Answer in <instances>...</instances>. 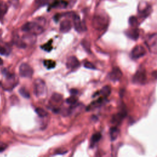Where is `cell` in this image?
<instances>
[{
  "instance_id": "33",
  "label": "cell",
  "mask_w": 157,
  "mask_h": 157,
  "mask_svg": "<svg viewBox=\"0 0 157 157\" xmlns=\"http://www.w3.org/2000/svg\"><path fill=\"white\" fill-rule=\"evenodd\" d=\"M76 1L77 0H69L68 2V6H69L70 7H72L74 5H75Z\"/></svg>"
},
{
  "instance_id": "11",
  "label": "cell",
  "mask_w": 157,
  "mask_h": 157,
  "mask_svg": "<svg viewBox=\"0 0 157 157\" xmlns=\"http://www.w3.org/2000/svg\"><path fill=\"white\" fill-rule=\"evenodd\" d=\"M109 77L110 80L113 81H117L122 77V72L118 67H114L109 73Z\"/></svg>"
},
{
  "instance_id": "1",
  "label": "cell",
  "mask_w": 157,
  "mask_h": 157,
  "mask_svg": "<svg viewBox=\"0 0 157 157\" xmlns=\"http://www.w3.org/2000/svg\"><path fill=\"white\" fill-rule=\"evenodd\" d=\"M22 31L29 33L31 34L38 35L43 33L44 29L38 23L36 22H27L21 27Z\"/></svg>"
},
{
  "instance_id": "30",
  "label": "cell",
  "mask_w": 157,
  "mask_h": 157,
  "mask_svg": "<svg viewBox=\"0 0 157 157\" xmlns=\"http://www.w3.org/2000/svg\"><path fill=\"white\" fill-rule=\"evenodd\" d=\"M129 24L132 26H136L137 24V20L135 17H131L129 19Z\"/></svg>"
},
{
  "instance_id": "21",
  "label": "cell",
  "mask_w": 157,
  "mask_h": 157,
  "mask_svg": "<svg viewBox=\"0 0 157 157\" xmlns=\"http://www.w3.org/2000/svg\"><path fill=\"white\" fill-rule=\"evenodd\" d=\"M35 111L36 112V113L40 117H45L47 115V112L43 109L40 108V107H37L35 109Z\"/></svg>"
},
{
  "instance_id": "5",
  "label": "cell",
  "mask_w": 157,
  "mask_h": 157,
  "mask_svg": "<svg viewBox=\"0 0 157 157\" xmlns=\"http://www.w3.org/2000/svg\"><path fill=\"white\" fill-rule=\"evenodd\" d=\"M33 68L27 63H22L19 67V74L21 77L31 78L33 75Z\"/></svg>"
},
{
  "instance_id": "32",
  "label": "cell",
  "mask_w": 157,
  "mask_h": 157,
  "mask_svg": "<svg viewBox=\"0 0 157 157\" xmlns=\"http://www.w3.org/2000/svg\"><path fill=\"white\" fill-rule=\"evenodd\" d=\"M7 53V52H6V50L0 45V54L1 55H6Z\"/></svg>"
},
{
  "instance_id": "12",
  "label": "cell",
  "mask_w": 157,
  "mask_h": 157,
  "mask_svg": "<svg viewBox=\"0 0 157 157\" xmlns=\"http://www.w3.org/2000/svg\"><path fill=\"white\" fill-rule=\"evenodd\" d=\"M68 6V2L65 0H54L50 5V8L64 9Z\"/></svg>"
},
{
  "instance_id": "26",
  "label": "cell",
  "mask_w": 157,
  "mask_h": 157,
  "mask_svg": "<svg viewBox=\"0 0 157 157\" xmlns=\"http://www.w3.org/2000/svg\"><path fill=\"white\" fill-rule=\"evenodd\" d=\"M52 40H49L47 43H46V44H45L44 45L41 46V48H42L43 50H45V51H47V52H50V51L52 50Z\"/></svg>"
},
{
  "instance_id": "6",
  "label": "cell",
  "mask_w": 157,
  "mask_h": 157,
  "mask_svg": "<svg viewBox=\"0 0 157 157\" xmlns=\"http://www.w3.org/2000/svg\"><path fill=\"white\" fill-rule=\"evenodd\" d=\"M147 75L144 69H139L132 77V80L134 83L143 84L146 82Z\"/></svg>"
},
{
  "instance_id": "23",
  "label": "cell",
  "mask_w": 157,
  "mask_h": 157,
  "mask_svg": "<svg viewBox=\"0 0 157 157\" xmlns=\"http://www.w3.org/2000/svg\"><path fill=\"white\" fill-rule=\"evenodd\" d=\"M51 99L55 102H59L62 101V96L58 93H54L51 97Z\"/></svg>"
},
{
  "instance_id": "16",
  "label": "cell",
  "mask_w": 157,
  "mask_h": 157,
  "mask_svg": "<svg viewBox=\"0 0 157 157\" xmlns=\"http://www.w3.org/2000/svg\"><path fill=\"white\" fill-rule=\"evenodd\" d=\"M126 35L129 38L134 40H136L139 37V31L137 29H130L127 31Z\"/></svg>"
},
{
  "instance_id": "18",
  "label": "cell",
  "mask_w": 157,
  "mask_h": 157,
  "mask_svg": "<svg viewBox=\"0 0 157 157\" xmlns=\"http://www.w3.org/2000/svg\"><path fill=\"white\" fill-rule=\"evenodd\" d=\"M111 92V89L109 86H104L100 91V94L103 96L104 98H106L110 95Z\"/></svg>"
},
{
  "instance_id": "10",
  "label": "cell",
  "mask_w": 157,
  "mask_h": 157,
  "mask_svg": "<svg viewBox=\"0 0 157 157\" xmlns=\"http://www.w3.org/2000/svg\"><path fill=\"white\" fill-rule=\"evenodd\" d=\"M79 66L80 62L75 56H71L67 58L66 61V66L68 69H76Z\"/></svg>"
},
{
  "instance_id": "29",
  "label": "cell",
  "mask_w": 157,
  "mask_h": 157,
  "mask_svg": "<svg viewBox=\"0 0 157 157\" xmlns=\"http://www.w3.org/2000/svg\"><path fill=\"white\" fill-rule=\"evenodd\" d=\"M84 67L86 68H88V69H96V67L94 66V65L89 61H86L84 63Z\"/></svg>"
},
{
  "instance_id": "31",
  "label": "cell",
  "mask_w": 157,
  "mask_h": 157,
  "mask_svg": "<svg viewBox=\"0 0 157 157\" xmlns=\"http://www.w3.org/2000/svg\"><path fill=\"white\" fill-rule=\"evenodd\" d=\"M7 145L6 144L0 141V152H2L3 151H4L7 148Z\"/></svg>"
},
{
  "instance_id": "17",
  "label": "cell",
  "mask_w": 157,
  "mask_h": 157,
  "mask_svg": "<svg viewBox=\"0 0 157 157\" xmlns=\"http://www.w3.org/2000/svg\"><path fill=\"white\" fill-rule=\"evenodd\" d=\"M119 133H120V130L117 128L116 127L112 128L110 130V136L111 140H115L118 136Z\"/></svg>"
},
{
  "instance_id": "7",
  "label": "cell",
  "mask_w": 157,
  "mask_h": 157,
  "mask_svg": "<svg viewBox=\"0 0 157 157\" xmlns=\"http://www.w3.org/2000/svg\"><path fill=\"white\" fill-rule=\"evenodd\" d=\"M146 53L145 49L142 45H137L132 50L131 52V56L133 59H138Z\"/></svg>"
},
{
  "instance_id": "15",
  "label": "cell",
  "mask_w": 157,
  "mask_h": 157,
  "mask_svg": "<svg viewBox=\"0 0 157 157\" xmlns=\"http://www.w3.org/2000/svg\"><path fill=\"white\" fill-rule=\"evenodd\" d=\"M126 115V112H119L117 114L113 115V117H112V121L113 123H120L123 118L125 117Z\"/></svg>"
},
{
  "instance_id": "34",
  "label": "cell",
  "mask_w": 157,
  "mask_h": 157,
  "mask_svg": "<svg viewBox=\"0 0 157 157\" xmlns=\"http://www.w3.org/2000/svg\"><path fill=\"white\" fill-rule=\"evenodd\" d=\"M70 93L72 95H75V94H77L78 93V91L76 89H71L70 90Z\"/></svg>"
},
{
  "instance_id": "3",
  "label": "cell",
  "mask_w": 157,
  "mask_h": 157,
  "mask_svg": "<svg viewBox=\"0 0 157 157\" xmlns=\"http://www.w3.org/2000/svg\"><path fill=\"white\" fill-rule=\"evenodd\" d=\"M145 44L149 51L157 54V34H153L148 36L145 39Z\"/></svg>"
},
{
  "instance_id": "9",
  "label": "cell",
  "mask_w": 157,
  "mask_h": 157,
  "mask_svg": "<svg viewBox=\"0 0 157 157\" xmlns=\"http://www.w3.org/2000/svg\"><path fill=\"white\" fill-rule=\"evenodd\" d=\"M73 20H74V25L75 29L77 32H81L82 31L86 30V28H85L86 26L84 23L81 21L80 17L78 15H76V14L74 15Z\"/></svg>"
},
{
  "instance_id": "19",
  "label": "cell",
  "mask_w": 157,
  "mask_h": 157,
  "mask_svg": "<svg viewBox=\"0 0 157 157\" xmlns=\"http://www.w3.org/2000/svg\"><path fill=\"white\" fill-rule=\"evenodd\" d=\"M101 135L100 133H95L94 134L91 139V146H94L101 139Z\"/></svg>"
},
{
  "instance_id": "22",
  "label": "cell",
  "mask_w": 157,
  "mask_h": 157,
  "mask_svg": "<svg viewBox=\"0 0 157 157\" xmlns=\"http://www.w3.org/2000/svg\"><path fill=\"white\" fill-rule=\"evenodd\" d=\"M7 10V7L4 3H0V19L4 16L6 13Z\"/></svg>"
},
{
  "instance_id": "13",
  "label": "cell",
  "mask_w": 157,
  "mask_h": 157,
  "mask_svg": "<svg viewBox=\"0 0 157 157\" xmlns=\"http://www.w3.org/2000/svg\"><path fill=\"white\" fill-rule=\"evenodd\" d=\"M71 27L72 25L71 21L68 20H64L61 22L59 29L61 32L65 33L69 32L71 30Z\"/></svg>"
},
{
  "instance_id": "4",
  "label": "cell",
  "mask_w": 157,
  "mask_h": 157,
  "mask_svg": "<svg viewBox=\"0 0 157 157\" xmlns=\"http://www.w3.org/2000/svg\"><path fill=\"white\" fill-rule=\"evenodd\" d=\"M107 23L106 17L101 14L96 15L93 20V26L97 29H102L105 28Z\"/></svg>"
},
{
  "instance_id": "2",
  "label": "cell",
  "mask_w": 157,
  "mask_h": 157,
  "mask_svg": "<svg viewBox=\"0 0 157 157\" xmlns=\"http://www.w3.org/2000/svg\"><path fill=\"white\" fill-rule=\"evenodd\" d=\"M34 93L37 97H44L47 93V86L42 79H37L34 82Z\"/></svg>"
},
{
  "instance_id": "20",
  "label": "cell",
  "mask_w": 157,
  "mask_h": 157,
  "mask_svg": "<svg viewBox=\"0 0 157 157\" xmlns=\"http://www.w3.org/2000/svg\"><path fill=\"white\" fill-rule=\"evenodd\" d=\"M44 65L47 67V69H50L55 67L56 63L52 59H46L44 61Z\"/></svg>"
},
{
  "instance_id": "14",
  "label": "cell",
  "mask_w": 157,
  "mask_h": 157,
  "mask_svg": "<svg viewBox=\"0 0 157 157\" xmlns=\"http://www.w3.org/2000/svg\"><path fill=\"white\" fill-rule=\"evenodd\" d=\"M104 98H100L99 99H97L96 101H93V102H91L90 104V105H88V107H87V109H86V110H91V109H94V108H96V107H99V106H100L103 102H104Z\"/></svg>"
},
{
  "instance_id": "24",
  "label": "cell",
  "mask_w": 157,
  "mask_h": 157,
  "mask_svg": "<svg viewBox=\"0 0 157 157\" xmlns=\"http://www.w3.org/2000/svg\"><path fill=\"white\" fill-rule=\"evenodd\" d=\"M19 93L25 98H29L30 97L29 92L25 88H20L19 90Z\"/></svg>"
},
{
  "instance_id": "35",
  "label": "cell",
  "mask_w": 157,
  "mask_h": 157,
  "mask_svg": "<svg viewBox=\"0 0 157 157\" xmlns=\"http://www.w3.org/2000/svg\"><path fill=\"white\" fill-rule=\"evenodd\" d=\"M2 63H3V61L2 60V59L0 58V66L1 65H2Z\"/></svg>"
},
{
  "instance_id": "8",
  "label": "cell",
  "mask_w": 157,
  "mask_h": 157,
  "mask_svg": "<svg viewBox=\"0 0 157 157\" xmlns=\"http://www.w3.org/2000/svg\"><path fill=\"white\" fill-rule=\"evenodd\" d=\"M138 10L140 15L144 17H147L151 11V6L146 2H140L138 6Z\"/></svg>"
},
{
  "instance_id": "28",
  "label": "cell",
  "mask_w": 157,
  "mask_h": 157,
  "mask_svg": "<svg viewBox=\"0 0 157 157\" xmlns=\"http://www.w3.org/2000/svg\"><path fill=\"white\" fill-rule=\"evenodd\" d=\"M14 43L17 47H18L20 48H25L26 47V44L22 40H20V39H15Z\"/></svg>"
},
{
  "instance_id": "27",
  "label": "cell",
  "mask_w": 157,
  "mask_h": 157,
  "mask_svg": "<svg viewBox=\"0 0 157 157\" xmlns=\"http://www.w3.org/2000/svg\"><path fill=\"white\" fill-rule=\"evenodd\" d=\"M54 0H37L36 3L40 6H43L47 4H50Z\"/></svg>"
},
{
  "instance_id": "25",
  "label": "cell",
  "mask_w": 157,
  "mask_h": 157,
  "mask_svg": "<svg viewBox=\"0 0 157 157\" xmlns=\"http://www.w3.org/2000/svg\"><path fill=\"white\" fill-rule=\"evenodd\" d=\"M77 100L78 99L75 95H72L66 100V102L69 104H75L77 102Z\"/></svg>"
}]
</instances>
